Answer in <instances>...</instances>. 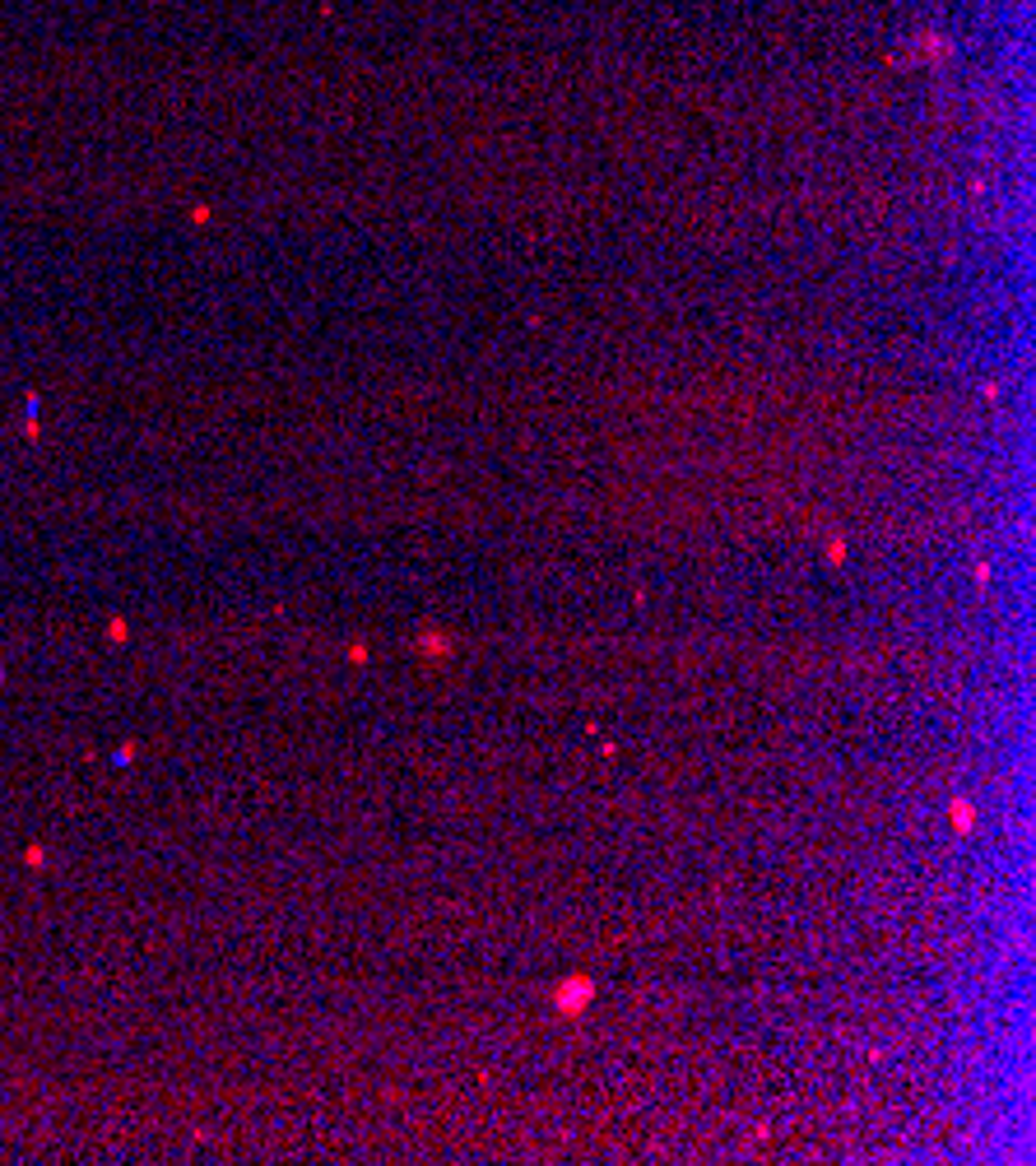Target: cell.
Returning a JSON list of instances; mask_svg holds the SVG:
<instances>
[{"label": "cell", "instance_id": "3", "mask_svg": "<svg viewBox=\"0 0 1036 1166\" xmlns=\"http://www.w3.org/2000/svg\"><path fill=\"white\" fill-rule=\"evenodd\" d=\"M414 650H423V656H452V637H441V632H423V637H414Z\"/></svg>", "mask_w": 1036, "mask_h": 1166}, {"label": "cell", "instance_id": "1", "mask_svg": "<svg viewBox=\"0 0 1036 1166\" xmlns=\"http://www.w3.org/2000/svg\"><path fill=\"white\" fill-rule=\"evenodd\" d=\"M596 1000V980L591 976H567L553 990V1004H558V1013H567V1018H576V1013H585V1004Z\"/></svg>", "mask_w": 1036, "mask_h": 1166}, {"label": "cell", "instance_id": "2", "mask_svg": "<svg viewBox=\"0 0 1036 1166\" xmlns=\"http://www.w3.org/2000/svg\"><path fill=\"white\" fill-rule=\"evenodd\" d=\"M949 814H953V832L967 836L971 827H976V804H971V800H953V804H949Z\"/></svg>", "mask_w": 1036, "mask_h": 1166}]
</instances>
